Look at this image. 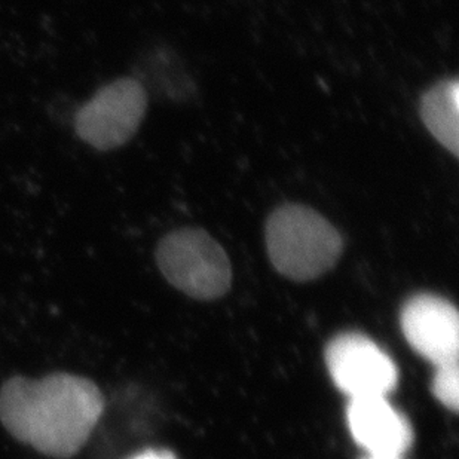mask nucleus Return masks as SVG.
I'll list each match as a JSON object with an SVG mask.
<instances>
[{
  "mask_svg": "<svg viewBox=\"0 0 459 459\" xmlns=\"http://www.w3.org/2000/svg\"><path fill=\"white\" fill-rule=\"evenodd\" d=\"M148 92L134 78L108 83L76 115V133L99 151H112L130 142L143 122Z\"/></svg>",
  "mask_w": 459,
  "mask_h": 459,
  "instance_id": "4",
  "label": "nucleus"
},
{
  "mask_svg": "<svg viewBox=\"0 0 459 459\" xmlns=\"http://www.w3.org/2000/svg\"><path fill=\"white\" fill-rule=\"evenodd\" d=\"M458 363L440 366L433 379V393L440 403L452 411H458Z\"/></svg>",
  "mask_w": 459,
  "mask_h": 459,
  "instance_id": "9",
  "label": "nucleus"
},
{
  "mask_svg": "<svg viewBox=\"0 0 459 459\" xmlns=\"http://www.w3.org/2000/svg\"><path fill=\"white\" fill-rule=\"evenodd\" d=\"M459 82L443 79L420 96V119L429 134L454 156L459 153Z\"/></svg>",
  "mask_w": 459,
  "mask_h": 459,
  "instance_id": "8",
  "label": "nucleus"
},
{
  "mask_svg": "<svg viewBox=\"0 0 459 459\" xmlns=\"http://www.w3.org/2000/svg\"><path fill=\"white\" fill-rule=\"evenodd\" d=\"M103 411L100 388L72 373L11 377L0 388V420L6 431L51 458L76 455Z\"/></svg>",
  "mask_w": 459,
  "mask_h": 459,
  "instance_id": "1",
  "label": "nucleus"
},
{
  "mask_svg": "<svg viewBox=\"0 0 459 459\" xmlns=\"http://www.w3.org/2000/svg\"><path fill=\"white\" fill-rule=\"evenodd\" d=\"M156 264L171 286L194 299H217L230 289V257L200 228H180L165 235L156 248Z\"/></svg>",
  "mask_w": 459,
  "mask_h": 459,
  "instance_id": "3",
  "label": "nucleus"
},
{
  "mask_svg": "<svg viewBox=\"0 0 459 459\" xmlns=\"http://www.w3.org/2000/svg\"><path fill=\"white\" fill-rule=\"evenodd\" d=\"M402 329L411 347L436 368L458 363L456 307L434 295H418L404 305Z\"/></svg>",
  "mask_w": 459,
  "mask_h": 459,
  "instance_id": "6",
  "label": "nucleus"
},
{
  "mask_svg": "<svg viewBox=\"0 0 459 459\" xmlns=\"http://www.w3.org/2000/svg\"><path fill=\"white\" fill-rule=\"evenodd\" d=\"M131 459H178L169 451H155V449H149V451L142 452L139 455H135Z\"/></svg>",
  "mask_w": 459,
  "mask_h": 459,
  "instance_id": "10",
  "label": "nucleus"
},
{
  "mask_svg": "<svg viewBox=\"0 0 459 459\" xmlns=\"http://www.w3.org/2000/svg\"><path fill=\"white\" fill-rule=\"evenodd\" d=\"M325 363L336 386L351 400L386 397L399 381L394 361L359 333L336 336L327 345Z\"/></svg>",
  "mask_w": 459,
  "mask_h": 459,
  "instance_id": "5",
  "label": "nucleus"
},
{
  "mask_svg": "<svg viewBox=\"0 0 459 459\" xmlns=\"http://www.w3.org/2000/svg\"><path fill=\"white\" fill-rule=\"evenodd\" d=\"M348 427L368 456L400 458L413 442L409 420L386 397L352 399L347 409Z\"/></svg>",
  "mask_w": 459,
  "mask_h": 459,
  "instance_id": "7",
  "label": "nucleus"
},
{
  "mask_svg": "<svg viewBox=\"0 0 459 459\" xmlns=\"http://www.w3.org/2000/svg\"><path fill=\"white\" fill-rule=\"evenodd\" d=\"M368 459H400V458H390V456H368Z\"/></svg>",
  "mask_w": 459,
  "mask_h": 459,
  "instance_id": "11",
  "label": "nucleus"
},
{
  "mask_svg": "<svg viewBox=\"0 0 459 459\" xmlns=\"http://www.w3.org/2000/svg\"><path fill=\"white\" fill-rule=\"evenodd\" d=\"M269 259L293 281H312L329 273L343 252L341 232L307 205H280L264 226Z\"/></svg>",
  "mask_w": 459,
  "mask_h": 459,
  "instance_id": "2",
  "label": "nucleus"
}]
</instances>
